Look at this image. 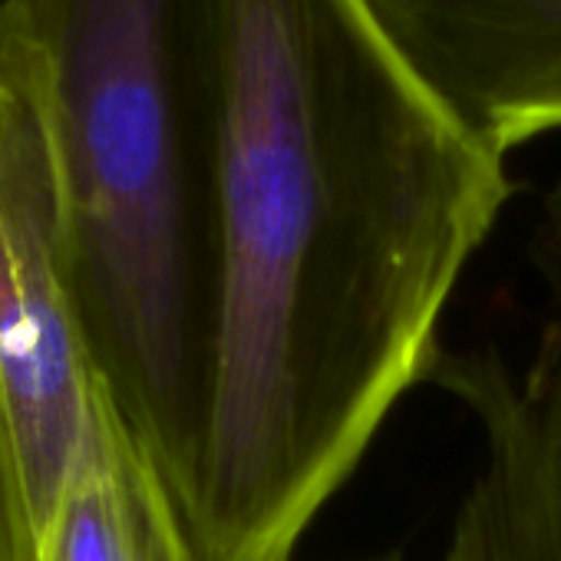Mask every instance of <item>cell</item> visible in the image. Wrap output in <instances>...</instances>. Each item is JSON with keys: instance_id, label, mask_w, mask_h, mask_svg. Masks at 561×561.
<instances>
[{"instance_id": "obj_1", "label": "cell", "mask_w": 561, "mask_h": 561, "mask_svg": "<svg viewBox=\"0 0 561 561\" xmlns=\"http://www.w3.org/2000/svg\"><path fill=\"white\" fill-rule=\"evenodd\" d=\"M215 305L179 505L202 561H295L515 182L367 0H208Z\"/></svg>"}, {"instance_id": "obj_2", "label": "cell", "mask_w": 561, "mask_h": 561, "mask_svg": "<svg viewBox=\"0 0 561 561\" xmlns=\"http://www.w3.org/2000/svg\"><path fill=\"white\" fill-rule=\"evenodd\" d=\"M44 70L60 225L93 360L179 495L215 305L208 0H0Z\"/></svg>"}, {"instance_id": "obj_3", "label": "cell", "mask_w": 561, "mask_h": 561, "mask_svg": "<svg viewBox=\"0 0 561 561\" xmlns=\"http://www.w3.org/2000/svg\"><path fill=\"white\" fill-rule=\"evenodd\" d=\"M96 377L67 264L41 54L0 8V410L37 554Z\"/></svg>"}, {"instance_id": "obj_4", "label": "cell", "mask_w": 561, "mask_h": 561, "mask_svg": "<svg viewBox=\"0 0 561 561\" xmlns=\"http://www.w3.org/2000/svg\"><path fill=\"white\" fill-rule=\"evenodd\" d=\"M531 261L548 301L535 354L515 367L492 344L439 347L426 374L482 430L443 561H561V182L541 195Z\"/></svg>"}, {"instance_id": "obj_5", "label": "cell", "mask_w": 561, "mask_h": 561, "mask_svg": "<svg viewBox=\"0 0 561 561\" xmlns=\"http://www.w3.org/2000/svg\"><path fill=\"white\" fill-rule=\"evenodd\" d=\"M367 8L499 156L561 129V0H367Z\"/></svg>"}, {"instance_id": "obj_6", "label": "cell", "mask_w": 561, "mask_h": 561, "mask_svg": "<svg viewBox=\"0 0 561 561\" xmlns=\"http://www.w3.org/2000/svg\"><path fill=\"white\" fill-rule=\"evenodd\" d=\"M37 561H202L165 472L103 374Z\"/></svg>"}, {"instance_id": "obj_7", "label": "cell", "mask_w": 561, "mask_h": 561, "mask_svg": "<svg viewBox=\"0 0 561 561\" xmlns=\"http://www.w3.org/2000/svg\"><path fill=\"white\" fill-rule=\"evenodd\" d=\"M0 561H37V541L27 522L4 410H0Z\"/></svg>"}, {"instance_id": "obj_8", "label": "cell", "mask_w": 561, "mask_h": 561, "mask_svg": "<svg viewBox=\"0 0 561 561\" xmlns=\"http://www.w3.org/2000/svg\"><path fill=\"white\" fill-rule=\"evenodd\" d=\"M387 561H393V558H387Z\"/></svg>"}]
</instances>
